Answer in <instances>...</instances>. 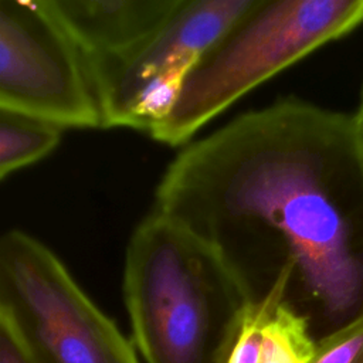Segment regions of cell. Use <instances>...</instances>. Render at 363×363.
Returning <instances> with one entry per match:
<instances>
[{
	"mask_svg": "<svg viewBox=\"0 0 363 363\" xmlns=\"http://www.w3.org/2000/svg\"><path fill=\"white\" fill-rule=\"evenodd\" d=\"M208 245L250 306H284L319 342L363 319V125L285 98L186 147L156 211Z\"/></svg>",
	"mask_w": 363,
	"mask_h": 363,
	"instance_id": "1",
	"label": "cell"
},
{
	"mask_svg": "<svg viewBox=\"0 0 363 363\" xmlns=\"http://www.w3.org/2000/svg\"><path fill=\"white\" fill-rule=\"evenodd\" d=\"M125 301L147 363H228L248 302L217 254L153 213L130 237Z\"/></svg>",
	"mask_w": 363,
	"mask_h": 363,
	"instance_id": "2",
	"label": "cell"
},
{
	"mask_svg": "<svg viewBox=\"0 0 363 363\" xmlns=\"http://www.w3.org/2000/svg\"><path fill=\"white\" fill-rule=\"evenodd\" d=\"M363 23V0H254L200 57L150 135L190 139L238 98Z\"/></svg>",
	"mask_w": 363,
	"mask_h": 363,
	"instance_id": "3",
	"label": "cell"
},
{
	"mask_svg": "<svg viewBox=\"0 0 363 363\" xmlns=\"http://www.w3.org/2000/svg\"><path fill=\"white\" fill-rule=\"evenodd\" d=\"M0 315L35 363H139L61 261L21 231L0 237Z\"/></svg>",
	"mask_w": 363,
	"mask_h": 363,
	"instance_id": "4",
	"label": "cell"
},
{
	"mask_svg": "<svg viewBox=\"0 0 363 363\" xmlns=\"http://www.w3.org/2000/svg\"><path fill=\"white\" fill-rule=\"evenodd\" d=\"M254 0H180L170 17L123 55L84 62L101 126L152 130L200 57Z\"/></svg>",
	"mask_w": 363,
	"mask_h": 363,
	"instance_id": "5",
	"label": "cell"
},
{
	"mask_svg": "<svg viewBox=\"0 0 363 363\" xmlns=\"http://www.w3.org/2000/svg\"><path fill=\"white\" fill-rule=\"evenodd\" d=\"M0 106L62 129L101 126L82 57L45 0H0Z\"/></svg>",
	"mask_w": 363,
	"mask_h": 363,
	"instance_id": "6",
	"label": "cell"
},
{
	"mask_svg": "<svg viewBox=\"0 0 363 363\" xmlns=\"http://www.w3.org/2000/svg\"><path fill=\"white\" fill-rule=\"evenodd\" d=\"M84 62L126 54L152 35L180 0H45Z\"/></svg>",
	"mask_w": 363,
	"mask_h": 363,
	"instance_id": "7",
	"label": "cell"
},
{
	"mask_svg": "<svg viewBox=\"0 0 363 363\" xmlns=\"http://www.w3.org/2000/svg\"><path fill=\"white\" fill-rule=\"evenodd\" d=\"M61 132L48 121L0 106V180L51 153Z\"/></svg>",
	"mask_w": 363,
	"mask_h": 363,
	"instance_id": "8",
	"label": "cell"
},
{
	"mask_svg": "<svg viewBox=\"0 0 363 363\" xmlns=\"http://www.w3.org/2000/svg\"><path fill=\"white\" fill-rule=\"evenodd\" d=\"M262 346L258 363H309L315 342L306 325L279 305L262 303Z\"/></svg>",
	"mask_w": 363,
	"mask_h": 363,
	"instance_id": "9",
	"label": "cell"
},
{
	"mask_svg": "<svg viewBox=\"0 0 363 363\" xmlns=\"http://www.w3.org/2000/svg\"><path fill=\"white\" fill-rule=\"evenodd\" d=\"M309 363H363V319L316 342Z\"/></svg>",
	"mask_w": 363,
	"mask_h": 363,
	"instance_id": "10",
	"label": "cell"
},
{
	"mask_svg": "<svg viewBox=\"0 0 363 363\" xmlns=\"http://www.w3.org/2000/svg\"><path fill=\"white\" fill-rule=\"evenodd\" d=\"M262 306H248L228 363H258L262 346Z\"/></svg>",
	"mask_w": 363,
	"mask_h": 363,
	"instance_id": "11",
	"label": "cell"
},
{
	"mask_svg": "<svg viewBox=\"0 0 363 363\" xmlns=\"http://www.w3.org/2000/svg\"><path fill=\"white\" fill-rule=\"evenodd\" d=\"M0 363H35L11 326L0 315Z\"/></svg>",
	"mask_w": 363,
	"mask_h": 363,
	"instance_id": "12",
	"label": "cell"
},
{
	"mask_svg": "<svg viewBox=\"0 0 363 363\" xmlns=\"http://www.w3.org/2000/svg\"><path fill=\"white\" fill-rule=\"evenodd\" d=\"M356 115H357L359 121H360L362 125H363V91H362V99H360V105H359V109H357Z\"/></svg>",
	"mask_w": 363,
	"mask_h": 363,
	"instance_id": "13",
	"label": "cell"
}]
</instances>
